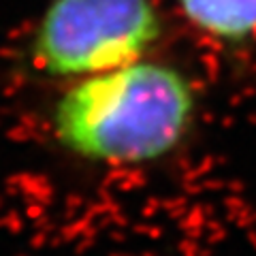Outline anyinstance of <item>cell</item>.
I'll return each instance as SVG.
<instances>
[{
  "instance_id": "obj_1",
  "label": "cell",
  "mask_w": 256,
  "mask_h": 256,
  "mask_svg": "<svg viewBox=\"0 0 256 256\" xmlns=\"http://www.w3.org/2000/svg\"><path fill=\"white\" fill-rule=\"evenodd\" d=\"M198 118V88L184 68L152 58L70 82L54 100L50 134L92 169L141 171L171 160Z\"/></svg>"
},
{
  "instance_id": "obj_2",
  "label": "cell",
  "mask_w": 256,
  "mask_h": 256,
  "mask_svg": "<svg viewBox=\"0 0 256 256\" xmlns=\"http://www.w3.org/2000/svg\"><path fill=\"white\" fill-rule=\"evenodd\" d=\"M162 28L158 0H50L28 52L38 73L75 82L146 58Z\"/></svg>"
},
{
  "instance_id": "obj_3",
  "label": "cell",
  "mask_w": 256,
  "mask_h": 256,
  "mask_svg": "<svg viewBox=\"0 0 256 256\" xmlns=\"http://www.w3.org/2000/svg\"><path fill=\"white\" fill-rule=\"evenodd\" d=\"M198 34L222 47H246L256 41V0H175Z\"/></svg>"
}]
</instances>
